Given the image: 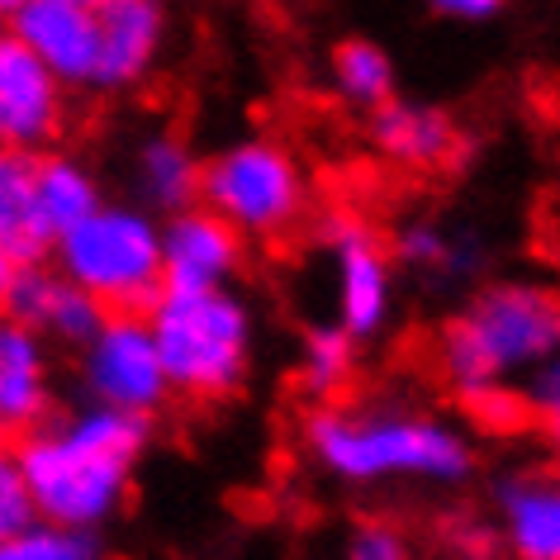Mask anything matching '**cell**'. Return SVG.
<instances>
[{"mask_svg":"<svg viewBox=\"0 0 560 560\" xmlns=\"http://www.w3.org/2000/svg\"><path fill=\"white\" fill-rule=\"evenodd\" d=\"M148 446V418L101 409L77 413L62 428H38L15 446L24 489L38 523L95 532L124 503L129 470Z\"/></svg>","mask_w":560,"mask_h":560,"instance_id":"obj_1","label":"cell"},{"mask_svg":"<svg viewBox=\"0 0 560 560\" xmlns=\"http://www.w3.org/2000/svg\"><path fill=\"white\" fill-rule=\"evenodd\" d=\"M304 438L332 475L357 485L395 480V475L456 485L470 475V446L452 428L432 423V418H352L342 409H318L304 423Z\"/></svg>","mask_w":560,"mask_h":560,"instance_id":"obj_2","label":"cell"},{"mask_svg":"<svg viewBox=\"0 0 560 560\" xmlns=\"http://www.w3.org/2000/svg\"><path fill=\"white\" fill-rule=\"evenodd\" d=\"M556 338H560V314H556L551 290L494 285L470 304V314L446 324L442 371L452 375L460 395L485 385H503L509 371L551 361Z\"/></svg>","mask_w":560,"mask_h":560,"instance_id":"obj_3","label":"cell"},{"mask_svg":"<svg viewBox=\"0 0 560 560\" xmlns=\"http://www.w3.org/2000/svg\"><path fill=\"white\" fill-rule=\"evenodd\" d=\"M152 347H158L166 389L190 399H223L247 375V310L223 290L176 295L162 290L143 314Z\"/></svg>","mask_w":560,"mask_h":560,"instance_id":"obj_4","label":"cell"},{"mask_svg":"<svg viewBox=\"0 0 560 560\" xmlns=\"http://www.w3.org/2000/svg\"><path fill=\"white\" fill-rule=\"evenodd\" d=\"M62 280L101 304L105 314H148L162 295V237L143 214L95 209L77 229L52 237Z\"/></svg>","mask_w":560,"mask_h":560,"instance_id":"obj_5","label":"cell"},{"mask_svg":"<svg viewBox=\"0 0 560 560\" xmlns=\"http://www.w3.org/2000/svg\"><path fill=\"white\" fill-rule=\"evenodd\" d=\"M200 200L229 229L271 237L300 219L304 176L295 158L276 143H237L223 158L200 166Z\"/></svg>","mask_w":560,"mask_h":560,"instance_id":"obj_6","label":"cell"},{"mask_svg":"<svg viewBox=\"0 0 560 560\" xmlns=\"http://www.w3.org/2000/svg\"><path fill=\"white\" fill-rule=\"evenodd\" d=\"M86 381H91V395L101 399V409H119L138 418L162 409L172 389H166V375L143 314H105L101 332L91 338Z\"/></svg>","mask_w":560,"mask_h":560,"instance_id":"obj_7","label":"cell"},{"mask_svg":"<svg viewBox=\"0 0 560 560\" xmlns=\"http://www.w3.org/2000/svg\"><path fill=\"white\" fill-rule=\"evenodd\" d=\"M58 119L62 86L15 34L0 30V148H44L58 133Z\"/></svg>","mask_w":560,"mask_h":560,"instance_id":"obj_8","label":"cell"},{"mask_svg":"<svg viewBox=\"0 0 560 560\" xmlns=\"http://www.w3.org/2000/svg\"><path fill=\"white\" fill-rule=\"evenodd\" d=\"M243 261V237L209 209H180L162 233V290L205 295L219 290Z\"/></svg>","mask_w":560,"mask_h":560,"instance_id":"obj_9","label":"cell"},{"mask_svg":"<svg viewBox=\"0 0 560 560\" xmlns=\"http://www.w3.org/2000/svg\"><path fill=\"white\" fill-rule=\"evenodd\" d=\"M10 34L44 62V72L58 81H95V15L72 0H24L10 20Z\"/></svg>","mask_w":560,"mask_h":560,"instance_id":"obj_10","label":"cell"},{"mask_svg":"<svg viewBox=\"0 0 560 560\" xmlns=\"http://www.w3.org/2000/svg\"><path fill=\"white\" fill-rule=\"evenodd\" d=\"M48 423V366L34 328L0 314V446H20Z\"/></svg>","mask_w":560,"mask_h":560,"instance_id":"obj_11","label":"cell"},{"mask_svg":"<svg viewBox=\"0 0 560 560\" xmlns=\"http://www.w3.org/2000/svg\"><path fill=\"white\" fill-rule=\"evenodd\" d=\"M5 318H15V324L34 328V332H52V338L62 342H86L101 332L105 324V310L95 304L86 290H77L72 280L44 271V266H20L15 285H10L5 295Z\"/></svg>","mask_w":560,"mask_h":560,"instance_id":"obj_12","label":"cell"},{"mask_svg":"<svg viewBox=\"0 0 560 560\" xmlns=\"http://www.w3.org/2000/svg\"><path fill=\"white\" fill-rule=\"evenodd\" d=\"M332 243H338V295H342V332L347 338H371L389 314V266L385 252L371 243L366 229L352 219L332 223Z\"/></svg>","mask_w":560,"mask_h":560,"instance_id":"obj_13","label":"cell"},{"mask_svg":"<svg viewBox=\"0 0 560 560\" xmlns=\"http://www.w3.org/2000/svg\"><path fill=\"white\" fill-rule=\"evenodd\" d=\"M162 38L158 0H109L95 10V81L101 86H129L148 72Z\"/></svg>","mask_w":560,"mask_h":560,"instance_id":"obj_14","label":"cell"},{"mask_svg":"<svg viewBox=\"0 0 560 560\" xmlns=\"http://www.w3.org/2000/svg\"><path fill=\"white\" fill-rule=\"evenodd\" d=\"M371 133H375V143H381V152L389 162L413 166V172L446 166V162H456V152H460L456 124L432 105H409V101L375 105Z\"/></svg>","mask_w":560,"mask_h":560,"instance_id":"obj_15","label":"cell"},{"mask_svg":"<svg viewBox=\"0 0 560 560\" xmlns=\"http://www.w3.org/2000/svg\"><path fill=\"white\" fill-rule=\"evenodd\" d=\"M499 503L517 560H560V489L551 475L503 480Z\"/></svg>","mask_w":560,"mask_h":560,"instance_id":"obj_16","label":"cell"},{"mask_svg":"<svg viewBox=\"0 0 560 560\" xmlns=\"http://www.w3.org/2000/svg\"><path fill=\"white\" fill-rule=\"evenodd\" d=\"M34 152L0 148V243L10 247V257L20 266H38L52 247V233L34 209Z\"/></svg>","mask_w":560,"mask_h":560,"instance_id":"obj_17","label":"cell"},{"mask_svg":"<svg viewBox=\"0 0 560 560\" xmlns=\"http://www.w3.org/2000/svg\"><path fill=\"white\" fill-rule=\"evenodd\" d=\"M34 209L44 219V229L58 237L67 229H77L81 219H91L101 200H95V186L81 166L62 162V158H38L34 172Z\"/></svg>","mask_w":560,"mask_h":560,"instance_id":"obj_18","label":"cell"},{"mask_svg":"<svg viewBox=\"0 0 560 560\" xmlns=\"http://www.w3.org/2000/svg\"><path fill=\"white\" fill-rule=\"evenodd\" d=\"M143 186L158 205L180 214V209H190V200L200 195V162L190 158L186 143L158 138V143L143 148Z\"/></svg>","mask_w":560,"mask_h":560,"instance_id":"obj_19","label":"cell"},{"mask_svg":"<svg viewBox=\"0 0 560 560\" xmlns=\"http://www.w3.org/2000/svg\"><path fill=\"white\" fill-rule=\"evenodd\" d=\"M332 77H338V91L357 105H385L395 91V67H389L385 48L366 44V38H352L332 52Z\"/></svg>","mask_w":560,"mask_h":560,"instance_id":"obj_20","label":"cell"},{"mask_svg":"<svg viewBox=\"0 0 560 560\" xmlns=\"http://www.w3.org/2000/svg\"><path fill=\"white\" fill-rule=\"evenodd\" d=\"M357 371V342L342 328H318L304 342V385L310 395H338Z\"/></svg>","mask_w":560,"mask_h":560,"instance_id":"obj_21","label":"cell"},{"mask_svg":"<svg viewBox=\"0 0 560 560\" xmlns=\"http://www.w3.org/2000/svg\"><path fill=\"white\" fill-rule=\"evenodd\" d=\"M0 560H101V546H95V532L34 523L20 537L0 541Z\"/></svg>","mask_w":560,"mask_h":560,"instance_id":"obj_22","label":"cell"},{"mask_svg":"<svg viewBox=\"0 0 560 560\" xmlns=\"http://www.w3.org/2000/svg\"><path fill=\"white\" fill-rule=\"evenodd\" d=\"M34 523H38V513H34L30 489H24L15 446H0V541L20 537V532H30Z\"/></svg>","mask_w":560,"mask_h":560,"instance_id":"obj_23","label":"cell"},{"mask_svg":"<svg viewBox=\"0 0 560 560\" xmlns=\"http://www.w3.org/2000/svg\"><path fill=\"white\" fill-rule=\"evenodd\" d=\"M460 404H466L475 423L489 428V432H517V428H527V423H532L523 395H513V389H503V385L466 389V395H460Z\"/></svg>","mask_w":560,"mask_h":560,"instance_id":"obj_24","label":"cell"},{"mask_svg":"<svg viewBox=\"0 0 560 560\" xmlns=\"http://www.w3.org/2000/svg\"><path fill=\"white\" fill-rule=\"evenodd\" d=\"M347 560H409V546L395 527L385 523H361L352 532V546H347Z\"/></svg>","mask_w":560,"mask_h":560,"instance_id":"obj_25","label":"cell"},{"mask_svg":"<svg viewBox=\"0 0 560 560\" xmlns=\"http://www.w3.org/2000/svg\"><path fill=\"white\" fill-rule=\"evenodd\" d=\"M527 418H541L546 428H556V409H560V371L556 361H541V371L532 375V385L523 389Z\"/></svg>","mask_w":560,"mask_h":560,"instance_id":"obj_26","label":"cell"},{"mask_svg":"<svg viewBox=\"0 0 560 560\" xmlns=\"http://www.w3.org/2000/svg\"><path fill=\"white\" fill-rule=\"evenodd\" d=\"M404 257L423 261V266H442V261H452V247L442 243L438 229H409L404 233Z\"/></svg>","mask_w":560,"mask_h":560,"instance_id":"obj_27","label":"cell"},{"mask_svg":"<svg viewBox=\"0 0 560 560\" xmlns=\"http://www.w3.org/2000/svg\"><path fill=\"white\" fill-rule=\"evenodd\" d=\"M432 5H438L442 15H456V20H485V15H494L503 0H432Z\"/></svg>","mask_w":560,"mask_h":560,"instance_id":"obj_28","label":"cell"},{"mask_svg":"<svg viewBox=\"0 0 560 560\" xmlns=\"http://www.w3.org/2000/svg\"><path fill=\"white\" fill-rule=\"evenodd\" d=\"M15 276H20V261L10 257L5 243H0V310H5V295H10V285H15Z\"/></svg>","mask_w":560,"mask_h":560,"instance_id":"obj_29","label":"cell"},{"mask_svg":"<svg viewBox=\"0 0 560 560\" xmlns=\"http://www.w3.org/2000/svg\"><path fill=\"white\" fill-rule=\"evenodd\" d=\"M20 5H24V0H0V20H15Z\"/></svg>","mask_w":560,"mask_h":560,"instance_id":"obj_30","label":"cell"},{"mask_svg":"<svg viewBox=\"0 0 560 560\" xmlns=\"http://www.w3.org/2000/svg\"><path fill=\"white\" fill-rule=\"evenodd\" d=\"M72 5H81V10H91V15H95V10L109 5V0H72Z\"/></svg>","mask_w":560,"mask_h":560,"instance_id":"obj_31","label":"cell"}]
</instances>
